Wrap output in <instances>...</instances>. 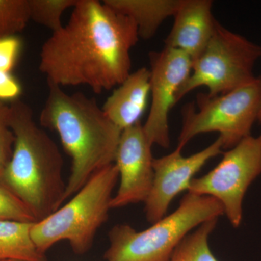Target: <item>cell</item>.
Wrapping results in <instances>:
<instances>
[{
  "mask_svg": "<svg viewBox=\"0 0 261 261\" xmlns=\"http://www.w3.org/2000/svg\"><path fill=\"white\" fill-rule=\"evenodd\" d=\"M0 261H25V260H3Z\"/></svg>",
  "mask_w": 261,
  "mask_h": 261,
  "instance_id": "25",
  "label": "cell"
},
{
  "mask_svg": "<svg viewBox=\"0 0 261 261\" xmlns=\"http://www.w3.org/2000/svg\"><path fill=\"white\" fill-rule=\"evenodd\" d=\"M47 84V97L39 121L43 127L56 130L71 158L65 202L96 173L114 163L122 132L94 98L82 92L68 94L60 86Z\"/></svg>",
  "mask_w": 261,
  "mask_h": 261,
  "instance_id": "2",
  "label": "cell"
},
{
  "mask_svg": "<svg viewBox=\"0 0 261 261\" xmlns=\"http://www.w3.org/2000/svg\"><path fill=\"white\" fill-rule=\"evenodd\" d=\"M218 219L200 225L189 233L177 247L169 261H219L209 246L208 240L214 231Z\"/></svg>",
  "mask_w": 261,
  "mask_h": 261,
  "instance_id": "16",
  "label": "cell"
},
{
  "mask_svg": "<svg viewBox=\"0 0 261 261\" xmlns=\"http://www.w3.org/2000/svg\"><path fill=\"white\" fill-rule=\"evenodd\" d=\"M118 179V168L113 163L93 175L64 205L34 224L31 235L38 250L45 255L63 240L75 254L88 252L98 229L108 220Z\"/></svg>",
  "mask_w": 261,
  "mask_h": 261,
  "instance_id": "5",
  "label": "cell"
},
{
  "mask_svg": "<svg viewBox=\"0 0 261 261\" xmlns=\"http://www.w3.org/2000/svg\"><path fill=\"white\" fill-rule=\"evenodd\" d=\"M152 147L141 121L122 130L114 161L120 183L111 209L147 200L154 179Z\"/></svg>",
  "mask_w": 261,
  "mask_h": 261,
  "instance_id": "11",
  "label": "cell"
},
{
  "mask_svg": "<svg viewBox=\"0 0 261 261\" xmlns=\"http://www.w3.org/2000/svg\"><path fill=\"white\" fill-rule=\"evenodd\" d=\"M151 106L143 125L152 145L167 149L171 145L168 117L176 95L192 70V60L183 51L165 47L149 54Z\"/></svg>",
  "mask_w": 261,
  "mask_h": 261,
  "instance_id": "9",
  "label": "cell"
},
{
  "mask_svg": "<svg viewBox=\"0 0 261 261\" xmlns=\"http://www.w3.org/2000/svg\"><path fill=\"white\" fill-rule=\"evenodd\" d=\"M257 121H258L259 123H261V107L260 112H259L258 118H257Z\"/></svg>",
  "mask_w": 261,
  "mask_h": 261,
  "instance_id": "24",
  "label": "cell"
},
{
  "mask_svg": "<svg viewBox=\"0 0 261 261\" xmlns=\"http://www.w3.org/2000/svg\"><path fill=\"white\" fill-rule=\"evenodd\" d=\"M181 147L153 161L154 179L145 202L146 219L151 224L166 216L173 199L190 188L196 173L210 161L222 153V140L219 137L200 152L185 157Z\"/></svg>",
  "mask_w": 261,
  "mask_h": 261,
  "instance_id": "10",
  "label": "cell"
},
{
  "mask_svg": "<svg viewBox=\"0 0 261 261\" xmlns=\"http://www.w3.org/2000/svg\"><path fill=\"white\" fill-rule=\"evenodd\" d=\"M261 174V151L257 138L249 136L223 154L221 162L200 178H194L188 192L219 201L233 227L241 225L243 201L252 182Z\"/></svg>",
  "mask_w": 261,
  "mask_h": 261,
  "instance_id": "8",
  "label": "cell"
},
{
  "mask_svg": "<svg viewBox=\"0 0 261 261\" xmlns=\"http://www.w3.org/2000/svg\"><path fill=\"white\" fill-rule=\"evenodd\" d=\"M10 107L14 148L0 176L41 221L64 202L63 157L54 140L34 121L27 103L17 99Z\"/></svg>",
  "mask_w": 261,
  "mask_h": 261,
  "instance_id": "3",
  "label": "cell"
},
{
  "mask_svg": "<svg viewBox=\"0 0 261 261\" xmlns=\"http://www.w3.org/2000/svg\"><path fill=\"white\" fill-rule=\"evenodd\" d=\"M182 0H104L108 7L132 19L139 37L152 39L163 22L174 16Z\"/></svg>",
  "mask_w": 261,
  "mask_h": 261,
  "instance_id": "14",
  "label": "cell"
},
{
  "mask_svg": "<svg viewBox=\"0 0 261 261\" xmlns=\"http://www.w3.org/2000/svg\"><path fill=\"white\" fill-rule=\"evenodd\" d=\"M224 214L219 201L188 192L172 214L137 231L128 224L113 226L108 233L106 261H169L194 228Z\"/></svg>",
  "mask_w": 261,
  "mask_h": 261,
  "instance_id": "4",
  "label": "cell"
},
{
  "mask_svg": "<svg viewBox=\"0 0 261 261\" xmlns=\"http://www.w3.org/2000/svg\"><path fill=\"white\" fill-rule=\"evenodd\" d=\"M21 42L16 36L0 39V71L10 73L14 68Z\"/></svg>",
  "mask_w": 261,
  "mask_h": 261,
  "instance_id": "21",
  "label": "cell"
},
{
  "mask_svg": "<svg viewBox=\"0 0 261 261\" xmlns=\"http://www.w3.org/2000/svg\"><path fill=\"white\" fill-rule=\"evenodd\" d=\"M29 20L28 0H0V39L16 35Z\"/></svg>",
  "mask_w": 261,
  "mask_h": 261,
  "instance_id": "18",
  "label": "cell"
},
{
  "mask_svg": "<svg viewBox=\"0 0 261 261\" xmlns=\"http://www.w3.org/2000/svg\"><path fill=\"white\" fill-rule=\"evenodd\" d=\"M33 225L0 220V260L46 261L33 241Z\"/></svg>",
  "mask_w": 261,
  "mask_h": 261,
  "instance_id": "15",
  "label": "cell"
},
{
  "mask_svg": "<svg viewBox=\"0 0 261 261\" xmlns=\"http://www.w3.org/2000/svg\"><path fill=\"white\" fill-rule=\"evenodd\" d=\"M132 19L97 0H79L68 23L41 49L39 70L60 87L87 86L96 94L118 87L130 73L138 42Z\"/></svg>",
  "mask_w": 261,
  "mask_h": 261,
  "instance_id": "1",
  "label": "cell"
},
{
  "mask_svg": "<svg viewBox=\"0 0 261 261\" xmlns=\"http://www.w3.org/2000/svg\"><path fill=\"white\" fill-rule=\"evenodd\" d=\"M21 93V87L11 73L0 71V100H15Z\"/></svg>",
  "mask_w": 261,
  "mask_h": 261,
  "instance_id": "22",
  "label": "cell"
},
{
  "mask_svg": "<svg viewBox=\"0 0 261 261\" xmlns=\"http://www.w3.org/2000/svg\"><path fill=\"white\" fill-rule=\"evenodd\" d=\"M14 144L15 135L10 126V105L0 100V173L11 159Z\"/></svg>",
  "mask_w": 261,
  "mask_h": 261,
  "instance_id": "20",
  "label": "cell"
},
{
  "mask_svg": "<svg viewBox=\"0 0 261 261\" xmlns=\"http://www.w3.org/2000/svg\"><path fill=\"white\" fill-rule=\"evenodd\" d=\"M212 6L211 0H182L165 47L183 51L192 62L198 58L210 42L218 22L213 16Z\"/></svg>",
  "mask_w": 261,
  "mask_h": 261,
  "instance_id": "12",
  "label": "cell"
},
{
  "mask_svg": "<svg viewBox=\"0 0 261 261\" xmlns=\"http://www.w3.org/2000/svg\"><path fill=\"white\" fill-rule=\"evenodd\" d=\"M257 142H258L259 146H260V151H261V135L259 136L258 137H257Z\"/></svg>",
  "mask_w": 261,
  "mask_h": 261,
  "instance_id": "23",
  "label": "cell"
},
{
  "mask_svg": "<svg viewBox=\"0 0 261 261\" xmlns=\"http://www.w3.org/2000/svg\"><path fill=\"white\" fill-rule=\"evenodd\" d=\"M79 0H28L30 20L55 32L63 27L61 18Z\"/></svg>",
  "mask_w": 261,
  "mask_h": 261,
  "instance_id": "17",
  "label": "cell"
},
{
  "mask_svg": "<svg viewBox=\"0 0 261 261\" xmlns=\"http://www.w3.org/2000/svg\"><path fill=\"white\" fill-rule=\"evenodd\" d=\"M0 220L18 222H38L28 206L5 185L0 176Z\"/></svg>",
  "mask_w": 261,
  "mask_h": 261,
  "instance_id": "19",
  "label": "cell"
},
{
  "mask_svg": "<svg viewBox=\"0 0 261 261\" xmlns=\"http://www.w3.org/2000/svg\"><path fill=\"white\" fill-rule=\"evenodd\" d=\"M150 96V71L145 67L130 73L106 99L102 110L120 130L140 122Z\"/></svg>",
  "mask_w": 261,
  "mask_h": 261,
  "instance_id": "13",
  "label": "cell"
},
{
  "mask_svg": "<svg viewBox=\"0 0 261 261\" xmlns=\"http://www.w3.org/2000/svg\"><path fill=\"white\" fill-rule=\"evenodd\" d=\"M261 107V75L227 93L210 96L200 93L182 109L178 147L183 148L200 134L218 132L223 149L233 148L251 135Z\"/></svg>",
  "mask_w": 261,
  "mask_h": 261,
  "instance_id": "6",
  "label": "cell"
},
{
  "mask_svg": "<svg viewBox=\"0 0 261 261\" xmlns=\"http://www.w3.org/2000/svg\"><path fill=\"white\" fill-rule=\"evenodd\" d=\"M261 58V46L225 28L217 22L214 35L198 58L192 61L190 76L178 90L176 102L201 87L208 95H221L250 83Z\"/></svg>",
  "mask_w": 261,
  "mask_h": 261,
  "instance_id": "7",
  "label": "cell"
}]
</instances>
